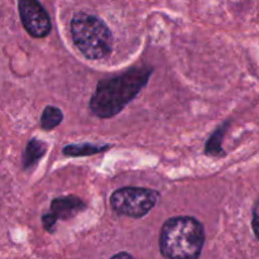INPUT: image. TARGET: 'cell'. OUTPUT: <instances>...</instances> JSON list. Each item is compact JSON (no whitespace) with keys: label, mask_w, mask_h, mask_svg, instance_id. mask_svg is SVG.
Instances as JSON below:
<instances>
[{"label":"cell","mask_w":259,"mask_h":259,"mask_svg":"<svg viewBox=\"0 0 259 259\" xmlns=\"http://www.w3.org/2000/svg\"><path fill=\"white\" fill-rule=\"evenodd\" d=\"M18 10L28 34L33 38H45L50 34L52 29L51 18L38 0H19Z\"/></svg>","instance_id":"cell-5"},{"label":"cell","mask_w":259,"mask_h":259,"mask_svg":"<svg viewBox=\"0 0 259 259\" xmlns=\"http://www.w3.org/2000/svg\"><path fill=\"white\" fill-rule=\"evenodd\" d=\"M152 72L153 68L148 66H136L100 80L89 104L91 113L101 119L118 115L148 83Z\"/></svg>","instance_id":"cell-1"},{"label":"cell","mask_w":259,"mask_h":259,"mask_svg":"<svg viewBox=\"0 0 259 259\" xmlns=\"http://www.w3.org/2000/svg\"><path fill=\"white\" fill-rule=\"evenodd\" d=\"M110 259H134L132 257L131 254H128V253L123 252V253H118V254H115L114 257H111Z\"/></svg>","instance_id":"cell-12"},{"label":"cell","mask_w":259,"mask_h":259,"mask_svg":"<svg viewBox=\"0 0 259 259\" xmlns=\"http://www.w3.org/2000/svg\"><path fill=\"white\" fill-rule=\"evenodd\" d=\"M47 152V144L39 139H30L27 144L24 156H23V166L25 169H29L34 167L39 162V159Z\"/></svg>","instance_id":"cell-7"},{"label":"cell","mask_w":259,"mask_h":259,"mask_svg":"<svg viewBox=\"0 0 259 259\" xmlns=\"http://www.w3.org/2000/svg\"><path fill=\"white\" fill-rule=\"evenodd\" d=\"M159 192L146 187H121L111 194L110 205L114 211L123 217L139 219L157 205Z\"/></svg>","instance_id":"cell-4"},{"label":"cell","mask_w":259,"mask_h":259,"mask_svg":"<svg viewBox=\"0 0 259 259\" xmlns=\"http://www.w3.org/2000/svg\"><path fill=\"white\" fill-rule=\"evenodd\" d=\"M229 124L230 121H225V123L223 124V125H220L219 128H218L217 131L210 136V138L207 139L206 146H205V153H206L207 156H211V157L225 156L222 144Z\"/></svg>","instance_id":"cell-9"},{"label":"cell","mask_w":259,"mask_h":259,"mask_svg":"<svg viewBox=\"0 0 259 259\" xmlns=\"http://www.w3.org/2000/svg\"><path fill=\"white\" fill-rule=\"evenodd\" d=\"M204 243V227L195 218L175 217L162 225L159 249L167 259H199Z\"/></svg>","instance_id":"cell-2"},{"label":"cell","mask_w":259,"mask_h":259,"mask_svg":"<svg viewBox=\"0 0 259 259\" xmlns=\"http://www.w3.org/2000/svg\"><path fill=\"white\" fill-rule=\"evenodd\" d=\"M252 227L254 230V234L259 240V200L255 202L254 209H253V220H252Z\"/></svg>","instance_id":"cell-11"},{"label":"cell","mask_w":259,"mask_h":259,"mask_svg":"<svg viewBox=\"0 0 259 259\" xmlns=\"http://www.w3.org/2000/svg\"><path fill=\"white\" fill-rule=\"evenodd\" d=\"M109 144H93V143H76L68 144L63 148V154L67 157H88L105 152L110 148Z\"/></svg>","instance_id":"cell-8"},{"label":"cell","mask_w":259,"mask_h":259,"mask_svg":"<svg viewBox=\"0 0 259 259\" xmlns=\"http://www.w3.org/2000/svg\"><path fill=\"white\" fill-rule=\"evenodd\" d=\"M63 120V113L57 106H46L40 116V126L43 131H53Z\"/></svg>","instance_id":"cell-10"},{"label":"cell","mask_w":259,"mask_h":259,"mask_svg":"<svg viewBox=\"0 0 259 259\" xmlns=\"http://www.w3.org/2000/svg\"><path fill=\"white\" fill-rule=\"evenodd\" d=\"M70 29L75 46L89 60H101L111 53L113 34L100 18L77 13L71 20Z\"/></svg>","instance_id":"cell-3"},{"label":"cell","mask_w":259,"mask_h":259,"mask_svg":"<svg viewBox=\"0 0 259 259\" xmlns=\"http://www.w3.org/2000/svg\"><path fill=\"white\" fill-rule=\"evenodd\" d=\"M88 207L82 199L76 196L56 197L51 202V210L42 217L43 228L48 233H53L58 220L72 219Z\"/></svg>","instance_id":"cell-6"}]
</instances>
